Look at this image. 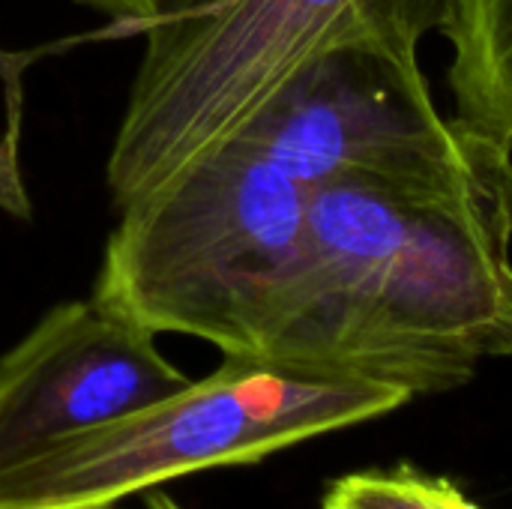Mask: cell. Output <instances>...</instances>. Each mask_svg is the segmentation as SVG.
Returning <instances> with one entry per match:
<instances>
[{"instance_id":"6da1fadb","label":"cell","mask_w":512,"mask_h":509,"mask_svg":"<svg viewBox=\"0 0 512 509\" xmlns=\"http://www.w3.org/2000/svg\"><path fill=\"white\" fill-rule=\"evenodd\" d=\"M512 147L315 189L252 360L393 384L465 387L512 357Z\"/></svg>"},{"instance_id":"5b68a950","label":"cell","mask_w":512,"mask_h":509,"mask_svg":"<svg viewBox=\"0 0 512 509\" xmlns=\"http://www.w3.org/2000/svg\"><path fill=\"white\" fill-rule=\"evenodd\" d=\"M189 381L147 327L93 294L66 300L0 354V471L168 399Z\"/></svg>"},{"instance_id":"8992f818","label":"cell","mask_w":512,"mask_h":509,"mask_svg":"<svg viewBox=\"0 0 512 509\" xmlns=\"http://www.w3.org/2000/svg\"><path fill=\"white\" fill-rule=\"evenodd\" d=\"M453 120L512 147V0H444Z\"/></svg>"},{"instance_id":"52a82bcc","label":"cell","mask_w":512,"mask_h":509,"mask_svg":"<svg viewBox=\"0 0 512 509\" xmlns=\"http://www.w3.org/2000/svg\"><path fill=\"white\" fill-rule=\"evenodd\" d=\"M321 509H486L450 477L429 474L417 465L366 468L336 477Z\"/></svg>"},{"instance_id":"ba28073f","label":"cell","mask_w":512,"mask_h":509,"mask_svg":"<svg viewBox=\"0 0 512 509\" xmlns=\"http://www.w3.org/2000/svg\"><path fill=\"white\" fill-rule=\"evenodd\" d=\"M144 504L147 509H183L174 498H168L162 489H153V492H147V498H144Z\"/></svg>"},{"instance_id":"3957f363","label":"cell","mask_w":512,"mask_h":509,"mask_svg":"<svg viewBox=\"0 0 512 509\" xmlns=\"http://www.w3.org/2000/svg\"><path fill=\"white\" fill-rule=\"evenodd\" d=\"M312 195L315 189L234 138L117 210L93 297L156 336H192L222 357H252Z\"/></svg>"},{"instance_id":"277c9868","label":"cell","mask_w":512,"mask_h":509,"mask_svg":"<svg viewBox=\"0 0 512 509\" xmlns=\"http://www.w3.org/2000/svg\"><path fill=\"white\" fill-rule=\"evenodd\" d=\"M411 399L393 384L222 357L174 396L3 468L0 509H114L180 477L252 465L387 417Z\"/></svg>"},{"instance_id":"7a4b0ae2","label":"cell","mask_w":512,"mask_h":509,"mask_svg":"<svg viewBox=\"0 0 512 509\" xmlns=\"http://www.w3.org/2000/svg\"><path fill=\"white\" fill-rule=\"evenodd\" d=\"M444 0H222L147 24L105 186L114 210L234 141L312 60L348 45L420 51Z\"/></svg>"}]
</instances>
